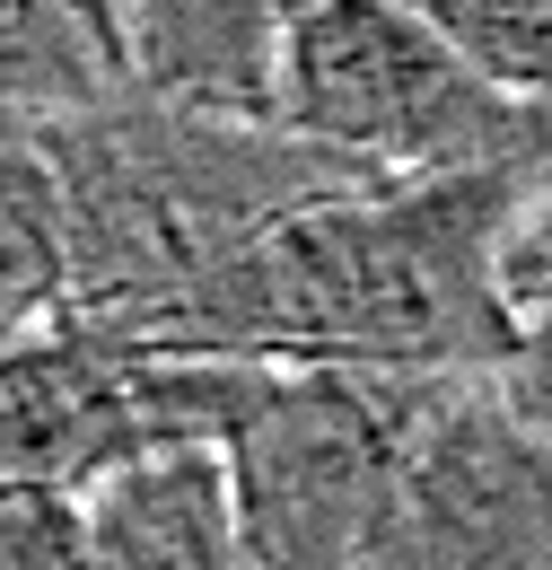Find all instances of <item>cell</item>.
<instances>
[{"label": "cell", "instance_id": "obj_1", "mask_svg": "<svg viewBox=\"0 0 552 570\" xmlns=\"http://www.w3.org/2000/svg\"><path fill=\"white\" fill-rule=\"evenodd\" d=\"M544 167L413 185L377 176L280 219L149 343L228 368H377L500 386L526 334L509 307V237Z\"/></svg>", "mask_w": 552, "mask_h": 570}, {"label": "cell", "instance_id": "obj_2", "mask_svg": "<svg viewBox=\"0 0 552 570\" xmlns=\"http://www.w3.org/2000/svg\"><path fill=\"white\" fill-rule=\"evenodd\" d=\"M45 158L62 176L70 219V325L124 343H149L280 219L377 185L368 167L298 132L210 124L185 106H149L132 88L79 124H53Z\"/></svg>", "mask_w": 552, "mask_h": 570}, {"label": "cell", "instance_id": "obj_3", "mask_svg": "<svg viewBox=\"0 0 552 570\" xmlns=\"http://www.w3.org/2000/svg\"><path fill=\"white\" fill-rule=\"evenodd\" d=\"M280 132L368 176H483L552 167V115L500 97L430 9L289 0L280 9Z\"/></svg>", "mask_w": 552, "mask_h": 570}, {"label": "cell", "instance_id": "obj_4", "mask_svg": "<svg viewBox=\"0 0 552 570\" xmlns=\"http://www.w3.org/2000/svg\"><path fill=\"white\" fill-rule=\"evenodd\" d=\"M465 377L264 368L219 465L255 570H368L421 430Z\"/></svg>", "mask_w": 552, "mask_h": 570}, {"label": "cell", "instance_id": "obj_5", "mask_svg": "<svg viewBox=\"0 0 552 570\" xmlns=\"http://www.w3.org/2000/svg\"><path fill=\"white\" fill-rule=\"evenodd\" d=\"M264 368L185 360L158 343L53 325L0 343V509L18 500H88L176 448H228Z\"/></svg>", "mask_w": 552, "mask_h": 570}, {"label": "cell", "instance_id": "obj_6", "mask_svg": "<svg viewBox=\"0 0 552 570\" xmlns=\"http://www.w3.org/2000/svg\"><path fill=\"white\" fill-rule=\"evenodd\" d=\"M368 570H552V430L456 386L421 430Z\"/></svg>", "mask_w": 552, "mask_h": 570}, {"label": "cell", "instance_id": "obj_7", "mask_svg": "<svg viewBox=\"0 0 552 570\" xmlns=\"http://www.w3.org/2000/svg\"><path fill=\"white\" fill-rule=\"evenodd\" d=\"M124 88L210 124L280 132V9L273 0H124Z\"/></svg>", "mask_w": 552, "mask_h": 570}, {"label": "cell", "instance_id": "obj_8", "mask_svg": "<svg viewBox=\"0 0 552 570\" xmlns=\"http://www.w3.org/2000/svg\"><path fill=\"white\" fill-rule=\"evenodd\" d=\"M88 570H255L219 448H176L79 500Z\"/></svg>", "mask_w": 552, "mask_h": 570}, {"label": "cell", "instance_id": "obj_9", "mask_svg": "<svg viewBox=\"0 0 552 570\" xmlns=\"http://www.w3.org/2000/svg\"><path fill=\"white\" fill-rule=\"evenodd\" d=\"M124 97L115 9L97 0H0V141H45L53 124Z\"/></svg>", "mask_w": 552, "mask_h": 570}, {"label": "cell", "instance_id": "obj_10", "mask_svg": "<svg viewBox=\"0 0 552 570\" xmlns=\"http://www.w3.org/2000/svg\"><path fill=\"white\" fill-rule=\"evenodd\" d=\"M70 325V219L45 141H0V343Z\"/></svg>", "mask_w": 552, "mask_h": 570}, {"label": "cell", "instance_id": "obj_11", "mask_svg": "<svg viewBox=\"0 0 552 570\" xmlns=\"http://www.w3.org/2000/svg\"><path fill=\"white\" fill-rule=\"evenodd\" d=\"M430 18L500 97L552 115V0H438Z\"/></svg>", "mask_w": 552, "mask_h": 570}, {"label": "cell", "instance_id": "obj_12", "mask_svg": "<svg viewBox=\"0 0 552 570\" xmlns=\"http://www.w3.org/2000/svg\"><path fill=\"white\" fill-rule=\"evenodd\" d=\"M0 570H88L79 500H18V509H0Z\"/></svg>", "mask_w": 552, "mask_h": 570}, {"label": "cell", "instance_id": "obj_13", "mask_svg": "<svg viewBox=\"0 0 552 570\" xmlns=\"http://www.w3.org/2000/svg\"><path fill=\"white\" fill-rule=\"evenodd\" d=\"M509 307H518V325H535L552 307V167L518 219V237H509Z\"/></svg>", "mask_w": 552, "mask_h": 570}, {"label": "cell", "instance_id": "obj_14", "mask_svg": "<svg viewBox=\"0 0 552 570\" xmlns=\"http://www.w3.org/2000/svg\"><path fill=\"white\" fill-rule=\"evenodd\" d=\"M500 395H509V413H518V422L552 430V307L518 334V360L500 368Z\"/></svg>", "mask_w": 552, "mask_h": 570}]
</instances>
